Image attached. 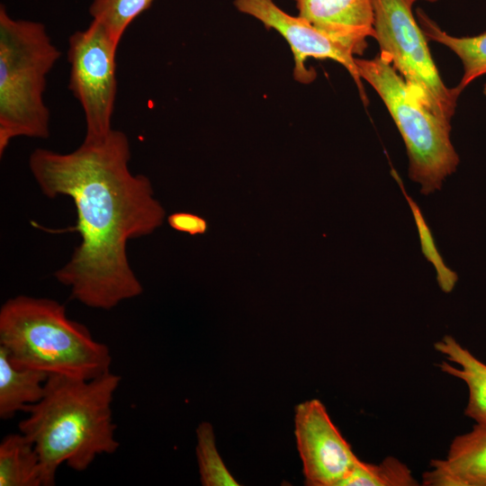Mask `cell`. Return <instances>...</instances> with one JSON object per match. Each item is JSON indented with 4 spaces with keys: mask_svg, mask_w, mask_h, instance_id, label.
Returning a JSON list of instances; mask_svg holds the SVG:
<instances>
[{
    "mask_svg": "<svg viewBox=\"0 0 486 486\" xmlns=\"http://www.w3.org/2000/svg\"><path fill=\"white\" fill-rule=\"evenodd\" d=\"M128 136L112 129L100 138L85 137L69 153L34 149L31 173L48 197H69L76 208L80 244L54 274L86 307L109 310L141 295L143 286L130 267L129 240L153 233L165 210L149 179L130 170Z\"/></svg>",
    "mask_w": 486,
    "mask_h": 486,
    "instance_id": "6da1fadb",
    "label": "cell"
},
{
    "mask_svg": "<svg viewBox=\"0 0 486 486\" xmlns=\"http://www.w3.org/2000/svg\"><path fill=\"white\" fill-rule=\"evenodd\" d=\"M120 382L112 371L89 380L50 375L43 397L18 425L39 454L43 486L55 484L63 464L84 472L98 455L117 451L112 404Z\"/></svg>",
    "mask_w": 486,
    "mask_h": 486,
    "instance_id": "7a4b0ae2",
    "label": "cell"
},
{
    "mask_svg": "<svg viewBox=\"0 0 486 486\" xmlns=\"http://www.w3.org/2000/svg\"><path fill=\"white\" fill-rule=\"evenodd\" d=\"M0 346L16 366L49 375L89 380L111 371L109 347L49 298L7 300L0 309Z\"/></svg>",
    "mask_w": 486,
    "mask_h": 486,
    "instance_id": "3957f363",
    "label": "cell"
},
{
    "mask_svg": "<svg viewBox=\"0 0 486 486\" xmlns=\"http://www.w3.org/2000/svg\"><path fill=\"white\" fill-rule=\"evenodd\" d=\"M61 53L40 22L14 19L0 5V156L17 137L48 139L46 77Z\"/></svg>",
    "mask_w": 486,
    "mask_h": 486,
    "instance_id": "277c9868",
    "label": "cell"
},
{
    "mask_svg": "<svg viewBox=\"0 0 486 486\" xmlns=\"http://www.w3.org/2000/svg\"><path fill=\"white\" fill-rule=\"evenodd\" d=\"M356 64L361 79L377 92L402 137L410 178L420 184L422 194L439 190L460 161L450 140V122L426 106L381 53L372 59L356 58Z\"/></svg>",
    "mask_w": 486,
    "mask_h": 486,
    "instance_id": "5b68a950",
    "label": "cell"
},
{
    "mask_svg": "<svg viewBox=\"0 0 486 486\" xmlns=\"http://www.w3.org/2000/svg\"><path fill=\"white\" fill-rule=\"evenodd\" d=\"M415 1L373 0L374 39L380 53L391 61L416 96L439 118L450 122L462 91L457 86H446L441 79L428 38L413 14Z\"/></svg>",
    "mask_w": 486,
    "mask_h": 486,
    "instance_id": "8992f818",
    "label": "cell"
},
{
    "mask_svg": "<svg viewBox=\"0 0 486 486\" xmlns=\"http://www.w3.org/2000/svg\"><path fill=\"white\" fill-rule=\"evenodd\" d=\"M118 47L105 28L94 20L86 29L76 31L69 36L68 88L83 108L86 125L85 137H104L112 130Z\"/></svg>",
    "mask_w": 486,
    "mask_h": 486,
    "instance_id": "52a82bcc",
    "label": "cell"
},
{
    "mask_svg": "<svg viewBox=\"0 0 486 486\" xmlns=\"http://www.w3.org/2000/svg\"><path fill=\"white\" fill-rule=\"evenodd\" d=\"M294 435L309 486H340L358 461L350 445L317 399L294 410Z\"/></svg>",
    "mask_w": 486,
    "mask_h": 486,
    "instance_id": "ba28073f",
    "label": "cell"
},
{
    "mask_svg": "<svg viewBox=\"0 0 486 486\" xmlns=\"http://www.w3.org/2000/svg\"><path fill=\"white\" fill-rule=\"evenodd\" d=\"M234 5L240 13L256 18L266 28L276 31L284 38L293 54L295 80L309 84L315 79V71L305 66L307 58L332 59L346 68L359 90L362 101L367 104L356 58L346 47L302 17L285 13L274 0H234Z\"/></svg>",
    "mask_w": 486,
    "mask_h": 486,
    "instance_id": "9c48e42d",
    "label": "cell"
},
{
    "mask_svg": "<svg viewBox=\"0 0 486 486\" xmlns=\"http://www.w3.org/2000/svg\"><path fill=\"white\" fill-rule=\"evenodd\" d=\"M298 16L346 47L363 54L374 38L373 0H294Z\"/></svg>",
    "mask_w": 486,
    "mask_h": 486,
    "instance_id": "30bf717a",
    "label": "cell"
},
{
    "mask_svg": "<svg viewBox=\"0 0 486 486\" xmlns=\"http://www.w3.org/2000/svg\"><path fill=\"white\" fill-rule=\"evenodd\" d=\"M423 474L426 486H486V425L455 436L444 460H432Z\"/></svg>",
    "mask_w": 486,
    "mask_h": 486,
    "instance_id": "8fae6325",
    "label": "cell"
},
{
    "mask_svg": "<svg viewBox=\"0 0 486 486\" xmlns=\"http://www.w3.org/2000/svg\"><path fill=\"white\" fill-rule=\"evenodd\" d=\"M434 347L454 364L441 362L438 365L441 371L467 385L469 396L465 415L478 424L486 425V364L448 335L435 343Z\"/></svg>",
    "mask_w": 486,
    "mask_h": 486,
    "instance_id": "7c38bea8",
    "label": "cell"
},
{
    "mask_svg": "<svg viewBox=\"0 0 486 486\" xmlns=\"http://www.w3.org/2000/svg\"><path fill=\"white\" fill-rule=\"evenodd\" d=\"M49 377L44 372L16 366L0 346V418H12L40 401Z\"/></svg>",
    "mask_w": 486,
    "mask_h": 486,
    "instance_id": "4fadbf2b",
    "label": "cell"
},
{
    "mask_svg": "<svg viewBox=\"0 0 486 486\" xmlns=\"http://www.w3.org/2000/svg\"><path fill=\"white\" fill-rule=\"evenodd\" d=\"M0 486H43L39 454L20 431L1 441Z\"/></svg>",
    "mask_w": 486,
    "mask_h": 486,
    "instance_id": "5bb4252c",
    "label": "cell"
},
{
    "mask_svg": "<svg viewBox=\"0 0 486 486\" xmlns=\"http://www.w3.org/2000/svg\"><path fill=\"white\" fill-rule=\"evenodd\" d=\"M417 15L426 37L446 46L461 59L464 74L457 86L461 91L486 74V32L471 37H455L441 30L421 9Z\"/></svg>",
    "mask_w": 486,
    "mask_h": 486,
    "instance_id": "9a60e30c",
    "label": "cell"
},
{
    "mask_svg": "<svg viewBox=\"0 0 486 486\" xmlns=\"http://www.w3.org/2000/svg\"><path fill=\"white\" fill-rule=\"evenodd\" d=\"M410 468L395 457L388 456L380 464L358 459L349 475L340 486H416Z\"/></svg>",
    "mask_w": 486,
    "mask_h": 486,
    "instance_id": "2e32d148",
    "label": "cell"
},
{
    "mask_svg": "<svg viewBox=\"0 0 486 486\" xmlns=\"http://www.w3.org/2000/svg\"><path fill=\"white\" fill-rule=\"evenodd\" d=\"M196 457L203 486L238 485L218 452L213 428L209 422H202L197 427Z\"/></svg>",
    "mask_w": 486,
    "mask_h": 486,
    "instance_id": "e0dca14e",
    "label": "cell"
},
{
    "mask_svg": "<svg viewBox=\"0 0 486 486\" xmlns=\"http://www.w3.org/2000/svg\"><path fill=\"white\" fill-rule=\"evenodd\" d=\"M154 0H93L89 14L94 21L101 23L112 39L120 44L129 25L143 12L148 10Z\"/></svg>",
    "mask_w": 486,
    "mask_h": 486,
    "instance_id": "ac0fdd59",
    "label": "cell"
},
{
    "mask_svg": "<svg viewBox=\"0 0 486 486\" xmlns=\"http://www.w3.org/2000/svg\"><path fill=\"white\" fill-rule=\"evenodd\" d=\"M399 183L412 212L420 240L422 253L425 257L433 265L436 273V280L440 289L445 292H450L454 288L458 276L445 264L436 247L431 230L426 223L418 204L410 196L406 194L401 182L400 181Z\"/></svg>",
    "mask_w": 486,
    "mask_h": 486,
    "instance_id": "d6986e66",
    "label": "cell"
},
{
    "mask_svg": "<svg viewBox=\"0 0 486 486\" xmlns=\"http://www.w3.org/2000/svg\"><path fill=\"white\" fill-rule=\"evenodd\" d=\"M167 222L172 229L191 236L202 235L208 230L207 220L191 212H174L167 217Z\"/></svg>",
    "mask_w": 486,
    "mask_h": 486,
    "instance_id": "ffe728a7",
    "label": "cell"
},
{
    "mask_svg": "<svg viewBox=\"0 0 486 486\" xmlns=\"http://www.w3.org/2000/svg\"><path fill=\"white\" fill-rule=\"evenodd\" d=\"M483 94L486 95V84L483 86Z\"/></svg>",
    "mask_w": 486,
    "mask_h": 486,
    "instance_id": "44dd1931",
    "label": "cell"
}]
</instances>
